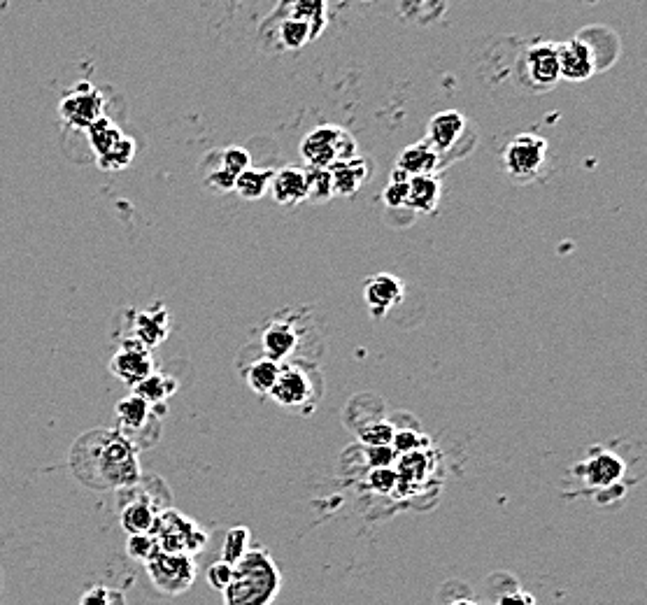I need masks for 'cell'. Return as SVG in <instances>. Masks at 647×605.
<instances>
[{
    "label": "cell",
    "mask_w": 647,
    "mask_h": 605,
    "mask_svg": "<svg viewBox=\"0 0 647 605\" xmlns=\"http://www.w3.org/2000/svg\"><path fill=\"white\" fill-rule=\"evenodd\" d=\"M280 568L266 547H250L233 564V578L224 589V605H270L280 594Z\"/></svg>",
    "instance_id": "obj_1"
},
{
    "label": "cell",
    "mask_w": 647,
    "mask_h": 605,
    "mask_svg": "<svg viewBox=\"0 0 647 605\" xmlns=\"http://www.w3.org/2000/svg\"><path fill=\"white\" fill-rule=\"evenodd\" d=\"M301 156L305 166L329 168L336 161H347L359 156L357 140L350 131L340 126H317L301 140Z\"/></svg>",
    "instance_id": "obj_2"
},
{
    "label": "cell",
    "mask_w": 647,
    "mask_h": 605,
    "mask_svg": "<svg viewBox=\"0 0 647 605\" xmlns=\"http://www.w3.org/2000/svg\"><path fill=\"white\" fill-rule=\"evenodd\" d=\"M268 396L284 410L310 412L317 405V398L322 396V391L315 387L310 370L303 363L284 361Z\"/></svg>",
    "instance_id": "obj_3"
},
{
    "label": "cell",
    "mask_w": 647,
    "mask_h": 605,
    "mask_svg": "<svg viewBox=\"0 0 647 605\" xmlns=\"http://www.w3.org/2000/svg\"><path fill=\"white\" fill-rule=\"evenodd\" d=\"M149 533L159 540L163 552H180L194 557L196 552H201L208 545V533L175 510L156 515V522Z\"/></svg>",
    "instance_id": "obj_4"
},
{
    "label": "cell",
    "mask_w": 647,
    "mask_h": 605,
    "mask_svg": "<svg viewBox=\"0 0 647 605\" xmlns=\"http://www.w3.org/2000/svg\"><path fill=\"white\" fill-rule=\"evenodd\" d=\"M547 140L536 133H519L503 149V168L517 182H529L545 166Z\"/></svg>",
    "instance_id": "obj_5"
},
{
    "label": "cell",
    "mask_w": 647,
    "mask_h": 605,
    "mask_svg": "<svg viewBox=\"0 0 647 605\" xmlns=\"http://www.w3.org/2000/svg\"><path fill=\"white\" fill-rule=\"evenodd\" d=\"M149 578L154 587L168 596L187 592L196 578V564L191 554L180 552H159L154 559L147 561Z\"/></svg>",
    "instance_id": "obj_6"
},
{
    "label": "cell",
    "mask_w": 647,
    "mask_h": 605,
    "mask_svg": "<svg viewBox=\"0 0 647 605\" xmlns=\"http://www.w3.org/2000/svg\"><path fill=\"white\" fill-rule=\"evenodd\" d=\"M103 112H105V98L94 84L80 82L77 87L63 91L61 103H59V115L70 128L87 131L96 119L103 117Z\"/></svg>",
    "instance_id": "obj_7"
},
{
    "label": "cell",
    "mask_w": 647,
    "mask_h": 605,
    "mask_svg": "<svg viewBox=\"0 0 647 605\" xmlns=\"http://www.w3.org/2000/svg\"><path fill=\"white\" fill-rule=\"evenodd\" d=\"M112 375L119 377L124 384L135 387V384L145 380L147 375L154 373V359L145 345H140L138 340L126 338L124 345L115 352V357L110 361Z\"/></svg>",
    "instance_id": "obj_8"
},
{
    "label": "cell",
    "mask_w": 647,
    "mask_h": 605,
    "mask_svg": "<svg viewBox=\"0 0 647 605\" xmlns=\"http://www.w3.org/2000/svg\"><path fill=\"white\" fill-rule=\"evenodd\" d=\"M624 473H627L624 461L615 452L603 450V447H596L594 452H589L587 461H582L578 466V475L585 478L589 487L608 491L622 482Z\"/></svg>",
    "instance_id": "obj_9"
},
{
    "label": "cell",
    "mask_w": 647,
    "mask_h": 605,
    "mask_svg": "<svg viewBox=\"0 0 647 605\" xmlns=\"http://www.w3.org/2000/svg\"><path fill=\"white\" fill-rule=\"evenodd\" d=\"M524 73L529 77L531 87L550 89L561 80L559 75V59L557 45L550 42H540L526 49L524 54Z\"/></svg>",
    "instance_id": "obj_10"
},
{
    "label": "cell",
    "mask_w": 647,
    "mask_h": 605,
    "mask_svg": "<svg viewBox=\"0 0 647 605\" xmlns=\"http://www.w3.org/2000/svg\"><path fill=\"white\" fill-rule=\"evenodd\" d=\"M559 75L568 82H585L594 75L596 56L585 40L575 38L557 45Z\"/></svg>",
    "instance_id": "obj_11"
},
{
    "label": "cell",
    "mask_w": 647,
    "mask_h": 605,
    "mask_svg": "<svg viewBox=\"0 0 647 605\" xmlns=\"http://www.w3.org/2000/svg\"><path fill=\"white\" fill-rule=\"evenodd\" d=\"M298 343H301V331H298V326L291 317L273 319L266 326V331L261 333V347L266 352V357L280 363L294 357Z\"/></svg>",
    "instance_id": "obj_12"
},
{
    "label": "cell",
    "mask_w": 647,
    "mask_h": 605,
    "mask_svg": "<svg viewBox=\"0 0 647 605\" xmlns=\"http://www.w3.org/2000/svg\"><path fill=\"white\" fill-rule=\"evenodd\" d=\"M403 294H405L403 282L398 280L396 275L380 273V275L368 277L364 284L366 305L375 319L389 315V312L403 301Z\"/></svg>",
    "instance_id": "obj_13"
},
{
    "label": "cell",
    "mask_w": 647,
    "mask_h": 605,
    "mask_svg": "<svg viewBox=\"0 0 647 605\" xmlns=\"http://www.w3.org/2000/svg\"><path fill=\"white\" fill-rule=\"evenodd\" d=\"M170 333V315L161 303L152 305L145 312H133L131 322V340H138L147 350L161 345Z\"/></svg>",
    "instance_id": "obj_14"
},
{
    "label": "cell",
    "mask_w": 647,
    "mask_h": 605,
    "mask_svg": "<svg viewBox=\"0 0 647 605\" xmlns=\"http://www.w3.org/2000/svg\"><path fill=\"white\" fill-rule=\"evenodd\" d=\"M466 128V117L459 110H445L433 115L429 126H426V142L436 149L438 154L450 152L457 145Z\"/></svg>",
    "instance_id": "obj_15"
},
{
    "label": "cell",
    "mask_w": 647,
    "mask_h": 605,
    "mask_svg": "<svg viewBox=\"0 0 647 605\" xmlns=\"http://www.w3.org/2000/svg\"><path fill=\"white\" fill-rule=\"evenodd\" d=\"M270 194H273L275 203L280 205H298L308 201V182H305L303 168L287 166L280 173H273Z\"/></svg>",
    "instance_id": "obj_16"
},
{
    "label": "cell",
    "mask_w": 647,
    "mask_h": 605,
    "mask_svg": "<svg viewBox=\"0 0 647 605\" xmlns=\"http://www.w3.org/2000/svg\"><path fill=\"white\" fill-rule=\"evenodd\" d=\"M329 173L333 182V196H354L361 189V184L368 180L371 170H368V163L361 156H354V159L331 163Z\"/></svg>",
    "instance_id": "obj_17"
},
{
    "label": "cell",
    "mask_w": 647,
    "mask_h": 605,
    "mask_svg": "<svg viewBox=\"0 0 647 605\" xmlns=\"http://www.w3.org/2000/svg\"><path fill=\"white\" fill-rule=\"evenodd\" d=\"M438 166H440V154L429 145V142L422 140V142H415V145L403 147L394 168H398L408 177H417V175H436Z\"/></svg>",
    "instance_id": "obj_18"
},
{
    "label": "cell",
    "mask_w": 647,
    "mask_h": 605,
    "mask_svg": "<svg viewBox=\"0 0 647 605\" xmlns=\"http://www.w3.org/2000/svg\"><path fill=\"white\" fill-rule=\"evenodd\" d=\"M440 203V182L436 175H417L410 177L408 203L405 208L417 212V215H431L438 210Z\"/></svg>",
    "instance_id": "obj_19"
},
{
    "label": "cell",
    "mask_w": 647,
    "mask_h": 605,
    "mask_svg": "<svg viewBox=\"0 0 647 605\" xmlns=\"http://www.w3.org/2000/svg\"><path fill=\"white\" fill-rule=\"evenodd\" d=\"M117 419L119 426L126 431H140L142 426L154 422V405L147 403L145 398L133 394L117 405Z\"/></svg>",
    "instance_id": "obj_20"
},
{
    "label": "cell",
    "mask_w": 647,
    "mask_h": 605,
    "mask_svg": "<svg viewBox=\"0 0 647 605\" xmlns=\"http://www.w3.org/2000/svg\"><path fill=\"white\" fill-rule=\"evenodd\" d=\"M275 170H257V168H245L243 173L236 177V184H233V191H238L245 201H259V198L266 196L270 189V180H273Z\"/></svg>",
    "instance_id": "obj_21"
},
{
    "label": "cell",
    "mask_w": 647,
    "mask_h": 605,
    "mask_svg": "<svg viewBox=\"0 0 647 605\" xmlns=\"http://www.w3.org/2000/svg\"><path fill=\"white\" fill-rule=\"evenodd\" d=\"M280 368H282L280 361L263 357L259 361H254L252 366L245 370V380H247V384H250V389L254 391V394L268 396V391L273 389L277 375H280Z\"/></svg>",
    "instance_id": "obj_22"
},
{
    "label": "cell",
    "mask_w": 647,
    "mask_h": 605,
    "mask_svg": "<svg viewBox=\"0 0 647 605\" xmlns=\"http://www.w3.org/2000/svg\"><path fill=\"white\" fill-rule=\"evenodd\" d=\"M175 391H177V382L173 380V377L161 375V373L147 375L145 380L138 382L133 387V394H138L140 398H145V401L152 403V405L166 403V398L173 396Z\"/></svg>",
    "instance_id": "obj_23"
},
{
    "label": "cell",
    "mask_w": 647,
    "mask_h": 605,
    "mask_svg": "<svg viewBox=\"0 0 647 605\" xmlns=\"http://www.w3.org/2000/svg\"><path fill=\"white\" fill-rule=\"evenodd\" d=\"M156 522V512L152 505H149L145 498H138V501L129 503L122 512V526L126 533H149Z\"/></svg>",
    "instance_id": "obj_24"
},
{
    "label": "cell",
    "mask_w": 647,
    "mask_h": 605,
    "mask_svg": "<svg viewBox=\"0 0 647 605\" xmlns=\"http://www.w3.org/2000/svg\"><path fill=\"white\" fill-rule=\"evenodd\" d=\"M122 135H124L122 128H119L115 121L108 119L105 115L101 119H96L94 124L87 128L89 145H91V149H94L96 156H101V154L108 152V149L115 145V142L122 138Z\"/></svg>",
    "instance_id": "obj_25"
},
{
    "label": "cell",
    "mask_w": 647,
    "mask_h": 605,
    "mask_svg": "<svg viewBox=\"0 0 647 605\" xmlns=\"http://www.w3.org/2000/svg\"><path fill=\"white\" fill-rule=\"evenodd\" d=\"M135 159V140L129 135H122L108 152L96 156V163L101 170H124L129 168Z\"/></svg>",
    "instance_id": "obj_26"
},
{
    "label": "cell",
    "mask_w": 647,
    "mask_h": 605,
    "mask_svg": "<svg viewBox=\"0 0 647 605\" xmlns=\"http://www.w3.org/2000/svg\"><path fill=\"white\" fill-rule=\"evenodd\" d=\"M291 17L308 21L312 40H315L326 26V0H294V5H291Z\"/></svg>",
    "instance_id": "obj_27"
},
{
    "label": "cell",
    "mask_w": 647,
    "mask_h": 605,
    "mask_svg": "<svg viewBox=\"0 0 647 605\" xmlns=\"http://www.w3.org/2000/svg\"><path fill=\"white\" fill-rule=\"evenodd\" d=\"M250 543H252V531L247 529V526H233V529H229V533H226L224 545H222V557L219 559L229 561V564H236V561L243 559L247 550H250L252 547Z\"/></svg>",
    "instance_id": "obj_28"
},
{
    "label": "cell",
    "mask_w": 647,
    "mask_h": 605,
    "mask_svg": "<svg viewBox=\"0 0 647 605\" xmlns=\"http://www.w3.org/2000/svg\"><path fill=\"white\" fill-rule=\"evenodd\" d=\"M310 40H312V31L308 21L296 19L289 14V17L280 24V42L287 49H301L305 42Z\"/></svg>",
    "instance_id": "obj_29"
},
{
    "label": "cell",
    "mask_w": 647,
    "mask_h": 605,
    "mask_svg": "<svg viewBox=\"0 0 647 605\" xmlns=\"http://www.w3.org/2000/svg\"><path fill=\"white\" fill-rule=\"evenodd\" d=\"M305 182H308V198L312 201H326L333 196V182L329 168L319 166H305Z\"/></svg>",
    "instance_id": "obj_30"
},
{
    "label": "cell",
    "mask_w": 647,
    "mask_h": 605,
    "mask_svg": "<svg viewBox=\"0 0 647 605\" xmlns=\"http://www.w3.org/2000/svg\"><path fill=\"white\" fill-rule=\"evenodd\" d=\"M408 189H410V177L401 173L398 168H394L389 187L385 189V194H382V201H385V205H389V208H405V203H408Z\"/></svg>",
    "instance_id": "obj_31"
},
{
    "label": "cell",
    "mask_w": 647,
    "mask_h": 605,
    "mask_svg": "<svg viewBox=\"0 0 647 605\" xmlns=\"http://www.w3.org/2000/svg\"><path fill=\"white\" fill-rule=\"evenodd\" d=\"M159 552V540H156L152 533H133L129 540V554L135 561H142V564H147V561L154 559Z\"/></svg>",
    "instance_id": "obj_32"
},
{
    "label": "cell",
    "mask_w": 647,
    "mask_h": 605,
    "mask_svg": "<svg viewBox=\"0 0 647 605\" xmlns=\"http://www.w3.org/2000/svg\"><path fill=\"white\" fill-rule=\"evenodd\" d=\"M394 433H396L394 424L373 422V424H366L364 429H359V438L364 440L366 447H382V445H391Z\"/></svg>",
    "instance_id": "obj_33"
},
{
    "label": "cell",
    "mask_w": 647,
    "mask_h": 605,
    "mask_svg": "<svg viewBox=\"0 0 647 605\" xmlns=\"http://www.w3.org/2000/svg\"><path fill=\"white\" fill-rule=\"evenodd\" d=\"M217 159L219 163H222V166L229 170V173L233 175H240L243 173L245 168H250L252 166V156L250 152H247L245 147H238V145H233V147H226L222 154H217Z\"/></svg>",
    "instance_id": "obj_34"
},
{
    "label": "cell",
    "mask_w": 647,
    "mask_h": 605,
    "mask_svg": "<svg viewBox=\"0 0 647 605\" xmlns=\"http://www.w3.org/2000/svg\"><path fill=\"white\" fill-rule=\"evenodd\" d=\"M205 578H208V585L215 589V592H224L233 578V564H229V561L224 559L212 561L208 566V573H205Z\"/></svg>",
    "instance_id": "obj_35"
},
{
    "label": "cell",
    "mask_w": 647,
    "mask_h": 605,
    "mask_svg": "<svg viewBox=\"0 0 647 605\" xmlns=\"http://www.w3.org/2000/svg\"><path fill=\"white\" fill-rule=\"evenodd\" d=\"M429 443L424 436H419L417 431L405 429V431H396L394 438H391V447H394L396 454H410L422 450V447Z\"/></svg>",
    "instance_id": "obj_36"
},
{
    "label": "cell",
    "mask_w": 647,
    "mask_h": 605,
    "mask_svg": "<svg viewBox=\"0 0 647 605\" xmlns=\"http://www.w3.org/2000/svg\"><path fill=\"white\" fill-rule=\"evenodd\" d=\"M396 484H398V473L391 466L373 468L371 475H368V487L378 491V494H389V491L396 489Z\"/></svg>",
    "instance_id": "obj_37"
},
{
    "label": "cell",
    "mask_w": 647,
    "mask_h": 605,
    "mask_svg": "<svg viewBox=\"0 0 647 605\" xmlns=\"http://www.w3.org/2000/svg\"><path fill=\"white\" fill-rule=\"evenodd\" d=\"M80 605H126V599L122 596V592H117V589L94 587L82 596Z\"/></svg>",
    "instance_id": "obj_38"
},
{
    "label": "cell",
    "mask_w": 647,
    "mask_h": 605,
    "mask_svg": "<svg viewBox=\"0 0 647 605\" xmlns=\"http://www.w3.org/2000/svg\"><path fill=\"white\" fill-rule=\"evenodd\" d=\"M205 182H208L215 191H222V194H224V191H233V184H236V175L229 173V170H226L217 159V166L210 170L208 177H205Z\"/></svg>",
    "instance_id": "obj_39"
},
{
    "label": "cell",
    "mask_w": 647,
    "mask_h": 605,
    "mask_svg": "<svg viewBox=\"0 0 647 605\" xmlns=\"http://www.w3.org/2000/svg\"><path fill=\"white\" fill-rule=\"evenodd\" d=\"M366 457H368V464L373 468H380V466H391V461H394L398 454L394 452V447L391 445H382V447H366Z\"/></svg>",
    "instance_id": "obj_40"
},
{
    "label": "cell",
    "mask_w": 647,
    "mask_h": 605,
    "mask_svg": "<svg viewBox=\"0 0 647 605\" xmlns=\"http://www.w3.org/2000/svg\"><path fill=\"white\" fill-rule=\"evenodd\" d=\"M496 605H536V599H533V596L529 592H506V594H501L499 596V601H496Z\"/></svg>",
    "instance_id": "obj_41"
},
{
    "label": "cell",
    "mask_w": 647,
    "mask_h": 605,
    "mask_svg": "<svg viewBox=\"0 0 647 605\" xmlns=\"http://www.w3.org/2000/svg\"><path fill=\"white\" fill-rule=\"evenodd\" d=\"M445 605H478V603H475V601H471V599H454V601H450V603H445Z\"/></svg>",
    "instance_id": "obj_42"
},
{
    "label": "cell",
    "mask_w": 647,
    "mask_h": 605,
    "mask_svg": "<svg viewBox=\"0 0 647 605\" xmlns=\"http://www.w3.org/2000/svg\"><path fill=\"white\" fill-rule=\"evenodd\" d=\"M361 3H373V0H361Z\"/></svg>",
    "instance_id": "obj_43"
}]
</instances>
